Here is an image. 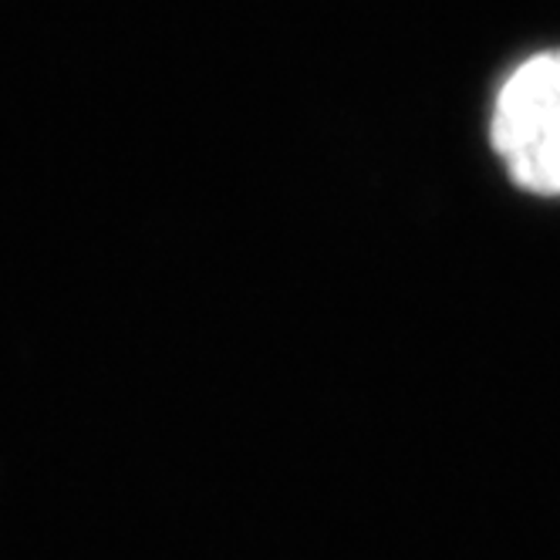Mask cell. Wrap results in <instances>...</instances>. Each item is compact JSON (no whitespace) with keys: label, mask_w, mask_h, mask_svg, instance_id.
<instances>
[{"label":"cell","mask_w":560,"mask_h":560,"mask_svg":"<svg viewBox=\"0 0 560 560\" xmlns=\"http://www.w3.org/2000/svg\"><path fill=\"white\" fill-rule=\"evenodd\" d=\"M490 129L516 186L560 196V51L534 55L506 78Z\"/></svg>","instance_id":"obj_1"}]
</instances>
